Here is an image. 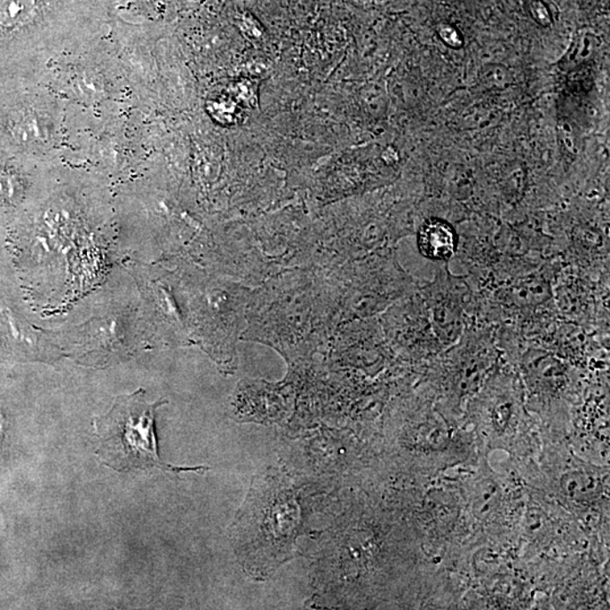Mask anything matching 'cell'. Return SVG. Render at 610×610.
<instances>
[{"label": "cell", "instance_id": "6da1fadb", "mask_svg": "<svg viewBox=\"0 0 610 610\" xmlns=\"http://www.w3.org/2000/svg\"><path fill=\"white\" fill-rule=\"evenodd\" d=\"M310 509L288 472L267 467L253 476L228 529L232 550L249 578L268 580L294 558Z\"/></svg>", "mask_w": 610, "mask_h": 610}, {"label": "cell", "instance_id": "7a4b0ae2", "mask_svg": "<svg viewBox=\"0 0 610 610\" xmlns=\"http://www.w3.org/2000/svg\"><path fill=\"white\" fill-rule=\"evenodd\" d=\"M167 401L149 404L145 392L139 389L131 395L115 398L112 408L93 419L99 448L95 454L107 467L127 472L135 469L159 468L179 475L180 472H203L209 467H180L162 462L156 439V410Z\"/></svg>", "mask_w": 610, "mask_h": 610}, {"label": "cell", "instance_id": "3957f363", "mask_svg": "<svg viewBox=\"0 0 610 610\" xmlns=\"http://www.w3.org/2000/svg\"><path fill=\"white\" fill-rule=\"evenodd\" d=\"M521 368L531 392L539 395H556L566 384V365L545 351L531 348L522 356Z\"/></svg>", "mask_w": 610, "mask_h": 610}, {"label": "cell", "instance_id": "277c9868", "mask_svg": "<svg viewBox=\"0 0 610 610\" xmlns=\"http://www.w3.org/2000/svg\"><path fill=\"white\" fill-rule=\"evenodd\" d=\"M551 296L553 292L545 273H530L516 278L513 283L496 292L495 297L496 301L506 305L509 309L522 311V315H525L527 311H534L546 305L553 297Z\"/></svg>", "mask_w": 610, "mask_h": 610}, {"label": "cell", "instance_id": "5b68a950", "mask_svg": "<svg viewBox=\"0 0 610 610\" xmlns=\"http://www.w3.org/2000/svg\"><path fill=\"white\" fill-rule=\"evenodd\" d=\"M459 235L446 219L427 218L418 228L417 248L424 258L448 264L459 250Z\"/></svg>", "mask_w": 610, "mask_h": 610}, {"label": "cell", "instance_id": "8992f818", "mask_svg": "<svg viewBox=\"0 0 610 610\" xmlns=\"http://www.w3.org/2000/svg\"><path fill=\"white\" fill-rule=\"evenodd\" d=\"M561 487L568 499L578 503H589L601 492L598 477L588 471H568L562 477Z\"/></svg>", "mask_w": 610, "mask_h": 610}, {"label": "cell", "instance_id": "52a82bcc", "mask_svg": "<svg viewBox=\"0 0 610 610\" xmlns=\"http://www.w3.org/2000/svg\"><path fill=\"white\" fill-rule=\"evenodd\" d=\"M36 0H2L0 2V25L14 28L30 22L35 15Z\"/></svg>", "mask_w": 610, "mask_h": 610}, {"label": "cell", "instance_id": "ba28073f", "mask_svg": "<svg viewBox=\"0 0 610 610\" xmlns=\"http://www.w3.org/2000/svg\"><path fill=\"white\" fill-rule=\"evenodd\" d=\"M531 12H539L538 14H535V19L541 20V22H547L550 20L549 12H547L546 7L543 5L541 2L531 3Z\"/></svg>", "mask_w": 610, "mask_h": 610}, {"label": "cell", "instance_id": "9c48e42d", "mask_svg": "<svg viewBox=\"0 0 610 610\" xmlns=\"http://www.w3.org/2000/svg\"><path fill=\"white\" fill-rule=\"evenodd\" d=\"M7 426L8 423L6 415L4 413V410L0 408V447H2L4 439H5Z\"/></svg>", "mask_w": 610, "mask_h": 610}]
</instances>
